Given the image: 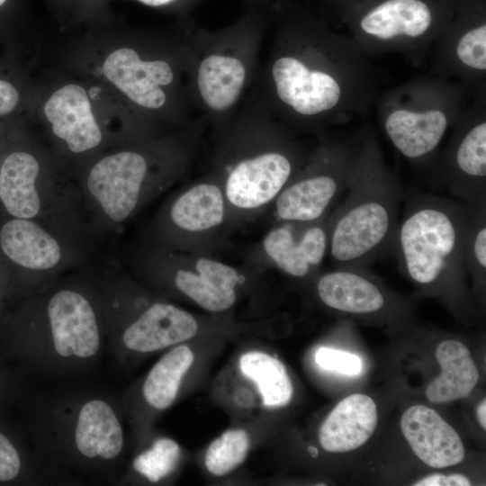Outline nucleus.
<instances>
[{
	"instance_id": "f257e3e1",
	"label": "nucleus",
	"mask_w": 486,
	"mask_h": 486,
	"mask_svg": "<svg viewBox=\"0 0 486 486\" xmlns=\"http://www.w3.org/2000/svg\"><path fill=\"white\" fill-rule=\"evenodd\" d=\"M274 14L272 46L251 94L294 132L317 139L365 116L379 94L378 76L355 40L284 4Z\"/></svg>"
},
{
	"instance_id": "f03ea898",
	"label": "nucleus",
	"mask_w": 486,
	"mask_h": 486,
	"mask_svg": "<svg viewBox=\"0 0 486 486\" xmlns=\"http://www.w3.org/2000/svg\"><path fill=\"white\" fill-rule=\"evenodd\" d=\"M212 140L210 166L222 182L228 237L270 210L312 149L251 93Z\"/></svg>"
},
{
	"instance_id": "7ed1b4c3",
	"label": "nucleus",
	"mask_w": 486,
	"mask_h": 486,
	"mask_svg": "<svg viewBox=\"0 0 486 486\" xmlns=\"http://www.w3.org/2000/svg\"><path fill=\"white\" fill-rule=\"evenodd\" d=\"M269 14L246 10L230 24L211 30L181 22L178 38L185 60V86L212 138L230 122L249 94L258 69Z\"/></svg>"
},
{
	"instance_id": "20e7f679",
	"label": "nucleus",
	"mask_w": 486,
	"mask_h": 486,
	"mask_svg": "<svg viewBox=\"0 0 486 486\" xmlns=\"http://www.w3.org/2000/svg\"><path fill=\"white\" fill-rule=\"evenodd\" d=\"M403 195L376 136L365 130L347 190L330 212L328 256L334 266L367 268L392 252Z\"/></svg>"
},
{
	"instance_id": "39448f33",
	"label": "nucleus",
	"mask_w": 486,
	"mask_h": 486,
	"mask_svg": "<svg viewBox=\"0 0 486 486\" xmlns=\"http://www.w3.org/2000/svg\"><path fill=\"white\" fill-rule=\"evenodd\" d=\"M207 129L199 116L160 140L104 157L87 175L86 193L107 220H128L185 175Z\"/></svg>"
},
{
	"instance_id": "423d86ee",
	"label": "nucleus",
	"mask_w": 486,
	"mask_h": 486,
	"mask_svg": "<svg viewBox=\"0 0 486 486\" xmlns=\"http://www.w3.org/2000/svg\"><path fill=\"white\" fill-rule=\"evenodd\" d=\"M392 253L402 272L429 290L461 288L466 207L463 202L422 192L403 195Z\"/></svg>"
},
{
	"instance_id": "0eeeda50",
	"label": "nucleus",
	"mask_w": 486,
	"mask_h": 486,
	"mask_svg": "<svg viewBox=\"0 0 486 486\" xmlns=\"http://www.w3.org/2000/svg\"><path fill=\"white\" fill-rule=\"evenodd\" d=\"M466 92L456 81L434 75L413 77L378 94L381 128L404 158L424 166L468 107Z\"/></svg>"
},
{
	"instance_id": "6e6552de",
	"label": "nucleus",
	"mask_w": 486,
	"mask_h": 486,
	"mask_svg": "<svg viewBox=\"0 0 486 486\" xmlns=\"http://www.w3.org/2000/svg\"><path fill=\"white\" fill-rule=\"evenodd\" d=\"M105 78L140 113L161 117L177 127L189 125L192 104L185 83V60L179 38L157 50L123 46L103 64Z\"/></svg>"
},
{
	"instance_id": "1a4fd4ad",
	"label": "nucleus",
	"mask_w": 486,
	"mask_h": 486,
	"mask_svg": "<svg viewBox=\"0 0 486 486\" xmlns=\"http://www.w3.org/2000/svg\"><path fill=\"white\" fill-rule=\"evenodd\" d=\"M226 202L219 173L209 166L170 196L147 228L146 245L170 251L215 256L228 243Z\"/></svg>"
},
{
	"instance_id": "9d476101",
	"label": "nucleus",
	"mask_w": 486,
	"mask_h": 486,
	"mask_svg": "<svg viewBox=\"0 0 486 486\" xmlns=\"http://www.w3.org/2000/svg\"><path fill=\"white\" fill-rule=\"evenodd\" d=\"M360 136L328 133L318 139L304 165L271 206L275 222L318 221L336 207L347 190Z\"/></svg>"
},
{
	"instance_id": "9b49d317",
	"label": "nucleus",
	"mask_w": 486,
	"mask_h": 486,
	"mask_svg": "<svg viewBox=\"0 0 486 486\" xmlns=\"http://www.w3.org/2000/svg\"><path fill=\"white\" fill-rule=\"evenodd\" d=\"M132 266L174 289L213 313L230 310L238 289L250 272L236 267L215 256L187 254L144 245L134 256Z\"/></svg>"
},
{
	"instance_id": "f8f14e48",
	"label": "nucleus",
	"mask_w": 486,
	"mask_h": 486,
	"mask_svg": "<svg viewBox=\"0 0 486 486\" xmlns=\"http://www.w3.org/2000/svg\"><path fill=\"white\" fill-rule=\"evenodd\" d=\"M423 0H385L358 21L353 40L368 56L397 51L417 54L433 47L441 35Z\"/></svg>"
},
{
	"instance_id": "ddd939ff",
	"label": "nucleus",
	"mask_w": 486,
	"mask_h": 486,
	"mask_svg": "<svg viewBox=\"0 0 486 486\" xmlns=\"http://www.w3.org/2000/svg\"><path fill=\"white\" fill-rule=\"evenodd\" d=\"M451 130L439 175L455 199L467 202L486 194L485 92L477 94Z\"/></svg>"
},
{
	"instance_id": "4468645a",
	"label": "nucleus",
	"mask_w": 486,
	"mask_h": 486,
	"mask_svg": "<svg viewBox=\"0 0 486 486\" xmlns=\"http://www.w3.org/2000/svg\"><path fill=\"white\" fill-rule=\"evenodd\" d=\"M330 212L314 222H274L248 265L271 266L295 279L316 276L328 255Z\"/></svg>"
},
{
	"instance_id": "2eb2a0df",
	"label": "nucleus",
	"mask_w": 486,
	"mask_h": 486,
	"mask_svg": "<svg viewBox=\"0 0 486 486\" xmlns=\"http://www.w3.org/2000/svg\"><path fill=\"white\" fill-rule=\"evenodd\" d=\"M48 319L56 352L63 356L88 358L100 346L96 314L90 302L77 291L55 292L47 306Z\"/></svg>"
},
{
	"instance_id": "dca6fc26",
	"label": "nucleus",
	"mask_w": 486,
	"mask_h": 486,
	"mask_svg": "<svg viewBox=\"0 0 486 486\" xmlns=\"http://www.w3.org/2000/svg\"><path fill=\"white\" fill-rule=\"evenodd\" d=\"M432 75L458 80L467 91L485 92L486 23L442 32L435 42Z\"/></svg>"
},
{
	"instance_id": "f3484780",
	"label": "nucleus",
	"mask_w": 486,
	"mask_h": 486,
	"mask_svg": "<svg viewBox=\"0 0 486 486\" xmlns=\"http://www.w3.org/2000/svg\"><path fill=\"white\" fill-rule=\"evenodd\" d=\"M400 428L414 454L430 467L454 466L464 458L458 433L433 409L411 406L400 418Z\"/></svg>"
},
{
	"instance_id": "a211bd4d",
	"label": "nucleus",
	"mask_w": 486,
	"mask_h": 486,
	"mask_svg": "<svg viewBox=\"0 0 486 486\" xmlns=\"http://www.w3.org/2000/svg\"><path fill=\"white\" fill-rule=\"evenodd\" d=\"M44 114L54 135L75 154L91 150L102 141L89 98L78 85L67 84L56 90L44 105Z\"/></svg>"
},
{
	"instance_id": "6ab92c4d",
	"label": "nucleus",
	"mask_w": 486,
	"mask_h": 486,
	"mask_svg": "<svg viewBox=\"0 0 486 486\" xmlns=\"http://www.w3.org/2000/svg\"><path fill=\"white\" fill-rule=\"evenodd\" d=\"M363 267L336 266L316 275V292L320 302L339 312L371 315L388 303L382 286Z\"/></svg>"
},
{
	"instance_id": "aec40b11",
	"label": "nucleus",
	"mask_w": 486,
	"mask_h": 486,
	"mask_svg": "<svg viewBox=\"0 0 486 486\" xmlns=\"http://www.w3.org/2000/svg\"><path fill=\"white\" fill-rule=\"evenodd\" d=\"M200 324L190 312L171 303L156 302L125 328L124 346L137 352H153L194 338Z\"/></svg>"
},
{
	"instance_id": "412c9836",
	"label": "nucleus",
	"mask_w": 486,
	"mask_h": 486,
	"mask_svg": "<svg viewBox=\"0 0 486 486\" xmlns=\"http://www.w3.org/2000/svg\"><path fill=\"white\" fill-rule=\"evenodd\" d=\"M0 250L14 265L30 271H50L63 260L59 241L35 219L11 217L0 228Z\"/></svg>"
},
{
	"instance_id": "4be33fe9",
	"label": "nucleus",
	"mask_w": 486,
	"mask_h": 486,
	"mask_svg": "<svg viewBox=\"0 0 486 486\" xmlns=\"http://www.w3.org/2000/svg\"><path fill=\"white\" fill-rule=\"evenodd\" d=\"M377 408L374 400L361 393L339 401L322 423L319 439L328 452L343 453L362 446L377 425Z\"/></svg>"
},
{
	"instance_id": "5701e85b",
	"label": "nucleus",
	"mask_w": 486,
	"mask_h": 486,
	"mask_svg": "<svg viewBox=\"0 0 486 486\" xmlns=\"http://www.w3.org/2000/svg\"><path fill=\"white\" fill-rule=\"evenodd\" d=\"M38 159L25 150L6 155L0 165V202L13 218L35 219L41 212L42 199L37 187Z\"/></svg>"
},
{
	"instance_id": "b1692460",
	"label": "nucleus",
	"mask_w": 486,
	"mask_h": 486,
	"mask_svg": "<svg viewBox=\"0 0 486 486\" xmlns=\"http://www.w3.org/2000/svg\"><path fill=\"white\" fill-rule=\"evenodd\" d=\"M77 450L86 457L112 459L123 446V432L111 406L102 400L85 403L76 427Z\"/></svg>"
},
{
	"instance_id": "393cba45",
	"label": "nucleus",
	"mask_w": 486,
	"mask_h": 486,
	"mask_svg": "<svg viewBox=\"0 0 486 486\" xmlns=\"http://www.w3.org/2000/svg\"><path fill=\"white\" fill-rule=\"evenodd\" d=\"M436 357L441 373L428 386L427 399L432 403H446L469 396L479 373L468 348L457 340L446 339L437 346Z\"/></svg>"
},
{
	"instance_id": "a878e982",
	"label": "nucleus",
	"mask_w": 486,
	"mask_h": 486,
	"mask_svg": "<svg viewBox=\"0 0 486 486\" xmlns=\"http://www.w3.org/2000/svg\"><path fill=\"white\" fill-rule=\"evenodd\" d=\"M194 361L186 346H179L163 356L149 371L144 384L147 402L157 410L168 408L176 398L181 380Z\"/></svg>"
},
{
	"instance_id": "bb28decb",
	"label": "nucleus",
	"mask_w": 486,
	"mask_h": 486,
	"mask_svg": "<svg viewBox=\"0 0 486 486\" xmlns=\"http://www.w3.org/2000/svg\"><path fill=\"white\" fill-rule=\"evenodd\" d=\"M242 373L258 386L263 403L267 407H283L292 396V385L284 364L260 351L244 354L239 360Z\"/></svg>"
},
{
	"instance_id": "cd10ccee",
	"label": "nucleus",
	"mask_w": 486,
	"mask_h": 486,
	"mask_svg": "<svg viewBox=\"0 0 486 486\" xmlns=\"http://www.w3.org/2000/svg\"><path fill=\"white\" fill-rule=\"evenodd\" d=\"M463 202L466 207L464 238L465 269L476 285H482L486 274V194Z\"/></svg>"
},
{
	"instance_id": "c85d7f7f",
	"label": "nucleus",
	"mask_w": 486,
	"mask_h": 486,
	"mask_svg": "<svg viewBox=\"0 0 486 486\" xmlns=\"http://www.w3.org/2000/svg\"><path fill=\"white\" fill-rule=\"evenodd\" d=\"M249 449V437L240 428L230 429L214 439L205 454V466L215 476H223L241 464Z\"/></svg>"
},
{
	"instance_id": "c756f323",
	"label": "nucleus",
	"mask_w": 486,
	"mask_h": 486,
	"mask_svg": "<svg viewBox=\"0 0 486 486\" xmlns=\"http://www.w3.org/2000/svg\"><path fill=\"white\" fill-rule=\"evenodd\" d=\"M179 455L180 447L174 440L160 438L134 460L133 467L148 481L156 482L175 470Z\"/></svg>"
},
{
	"instance_id": "7c9ffc66",
	"label": "nucleus",
	"mask_w": 486,
	"mask_h": 486,
	"mask_svg": "<svg viewBox=\"0 0 486 486\" xmlns=\"http://www.w3.org/2000/svg\"><path fill=\"white\" fill-rule=\"evenodd\" d=\"M315 361L321 368L347 376L358 375L363 368L361 358L352 353L330 347H320Z\"/></svg>"
},
{
	"instance_id": "2f4dec72",
	"label": "nucleus",
	"mask_w": 486,
	"mask_h": 486,
	"mask_svg": "<svg viewBox=\"0 0 486 486\" xmlns=\"http://www.w3.org/2000/svg\"><path fill=\"white\" fill-rule=\"evenodd\" d=\"M21 469L19 454L9 439L0 433V482L15 478Z\"/></svg>"
},
{
	"instance_id": "473e14b6",
	"label": "nucleus",
	"mask_w": 486,
	"mask_h": 486,
	"mask_svg": "<svg viewBox=\"0 0 486 486\" xmlns=\"http://www.w3.org/2000/svg\"><path fill=\"white\" fill-rule=\"evenodd\" d=\"M139 3L160 9H167L177 14L180 22L193 19L192 14L201 0H136Z\"/></svg>"
},
{
	"instance_id": "72a5a7b5",
	"label": "nucleus",
	"mask_w": 486,
	"mask_h": 486,
	"mask_svg": "<svg viewBox=\"0 0 486 486\" xmlns=\"http://www.w3.org/2000/svg\"><path fill=\"white\" fill-rule=\"evenodd\" d=\"M20 94L13 83L0 78V117L11 114L18 106Z\"/></svg>"
},
{
	"instance_id": "f704fd0d",
	"label": "nucleus",
	"mask_w": 486,
	"mask_h": 486,
	"mask_svg": "<svg viewBox=\"0 0 486 486\" xmlns=\"http://www.w3.org/2000/svg\"><path fill=\"white\" fill-rule=\"evenodd\" d=\"M413 485L415 486H469L470 480L463 474H432L424 477Z\"/></svg>"
},
{
	"instance_id": "c9c22d12",
	"label": "nucleus",
	"mask_w": 486,
	"mask_h": 486,
	"mask_svg": "<svg viewBox=\"0 0 486 486\" xmlns=\"http://www.w3.org/2000/svg\"><path fill=\"white\" fill-rule=\"evenodd\" d=\"M245 5L246 10L263 11L269 14H274L282 5L283 0H240Z\"/></svg>"
},
{
	"instance_id": "e433bc0d",
	"label": "nucleus",
	"mask_w": 486,
	"mask_h": 486,
	"mask_svg": "<svg viewBox=\"0 0 486 486\" xmlns=\"http://www.w3.org/2000/svg\"><path fill=\"white\" fill-rule=\"evenodd\" d=\"M478 420L483 429L486 428V400L485 399L479 404L476 410Z\"/></svg>"
},
{
	"instance_id": "4c0bfd02",
	"label": "nucleus",
	"mask_w": 486,
	"mask_h": 486,
	"mask_svg": "<svg viewBox=\"0 0 486 486\" xmlns=\"http://www.w3.org/2000/svg\"><path fill=\"white\" fill-rule=\"evenodd\" d=\"M13 0H0V13H3L5 11L7 7L12 5Z\"/></svg>"
}]
</instances>
